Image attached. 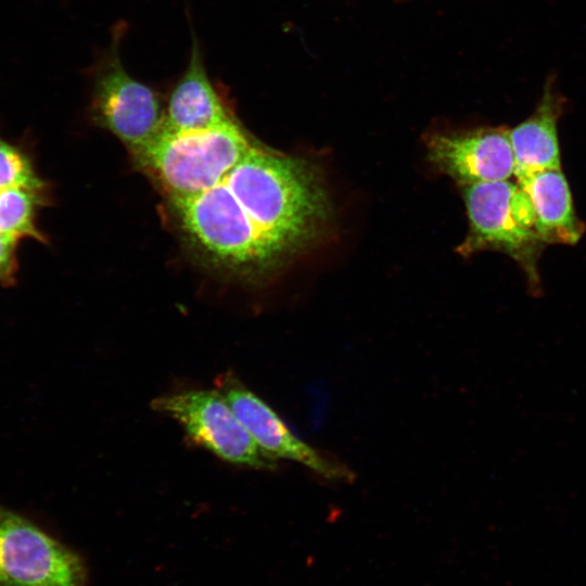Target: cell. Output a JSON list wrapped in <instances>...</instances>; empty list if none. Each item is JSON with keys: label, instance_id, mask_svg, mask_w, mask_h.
Returning <instances> with one entry per match:
<instances>
[{"label": "cell", "instance_id": "6da1fadb", "mask_svg": "<svg viewBox=\"0 0 586 586\" xmlns=\"http://www.w3.org/2000/svg\"><path fill=\"white\" fill-rule=\"evenodd\" d=\"M169 207L199 264L256 281L316 234L321 200L301 160L254 143L215 186Z\"/></svg>", "mask_w": 586, "mask_h": 586}, {"label": "cell", "instance_id": "7a4b0ae2", "mask_svg": "<svg viewBox=\"0 0 586 586\" xmlns=\"http://www.w3.org/2000/svg\"><path fill=\"white\" fill-rule=\"evenodd\" d=\"M254 143L233 119L202 130L161 129L152 141L131 155L171 203L215 186Z\"/></svg>", "mask_w": 586, "mask_h": 586}, {"label": "cell", "instance_id": "3957f363", "mask_svg": "<svg viewBox=\"0 0 586 586\" xmlns=\"http://www.w3.org/2000/svg\"><path fill=\"white\" fill-rule=\"evenodd\" d=\"M126 29L123 21L114 25L110 46L90 68V115L132 154L158 135L165 109L155 90L137 80L123 64L120 43Z\"/></svg>", "mask_w": 586, "mask_h": 586}, {"label": "cell", "instance_id": "277c9868", "mask_svg": "<svg viewBox=\"0 0 586 586\" xmlns=\"http://www.w3.org/2000/svg\"><path fill=\"white\" fill-rule=\"evenodd\" d=\"M470 222L466 246L505 252L524 270L530 284L538 288L537 262L544 246L528 195L509 180L468 184L463 188Z\"/></svg>", "mask_w": 586, "mask_h": 586}, {"label": "cell", "instance_id": "5b68a950", "mask_svg": "<svg viewBox=\"0 0 586 586\" xmlns=\"http://www.w3.org/2000/svg\"><path fill=\"white\" fill-rule=\"evenodd\" d=\"M154 411L176 420L189 438L224 461L272 470L277 460L265 454L217 390H189L154 398Z\"/></svg>", "mask_w": 586, "mask_h": 586}, {"label": "cell", "instance_id": "8992f818", "mask_svg": "<svg viewBox=\"0 0 586 586\" xmlns=\"http://www.w3.org/2000/svg\"><path fill=\"white\" fill-rule=\"evenodd\" d=\"M0 586H87L86 565L31 521L1 508Z\"/></svg>", "mask_w": 586, "mask_h": 586}, {"label": "cell", "instance_id": "52a82bcc", "mask_svg": "<svg viewBox=\"0 0 586 586\" xmlns=\"http://www.w3.org/2000/svg\"><path fill=\"white\" fill-rule=\"evenodd\" d=\"M215 385L265 454L276 460L282 458L301 463L327 480L349 482L353 479L347 467L300 440L280 416L232 371L219 374Z\"/></svg>", "mask_w": 586, "mask_h": 586}, {"label": "cell", "instance_id": "ba28073f", "mask_svg": "<svg viewBox=\"0 0 586 586\" xmlns=\"http://www.w3.org/2000/svg\"><path fill=\"white\" fill-rule=\"evenodd\" d=\"M429 155L464 186L509 180L514 175L509 129L501 127L437 135L429 141Z\"/></svg>", "mask_w": 586, "mask_h": 586}, {"label": "cell", "instance_id": "9c48e42d", "mask_svg": "<svg viewBox=\"0 0 586 586\" xmlns=\"http://www.w3.org/2000/svg\"><path fill=\"white\" fill-rule=\"evenodd\" d=\"M233 119L207 74L200 42L193 34L189 62L170 92L162 129L202 130Z\"/></svg>", "mask_w": 586, "mask_h": 586}, {"label": "cell", "instance_id": "30bf717a", "mask_svg": "<svg viewBox=\"0 0 586 586\" xmlns=\"http://www.w3.org/2000/svg\"><path fill=\"white\" fill-rule=\"evenodd\" d=\"M563 105L553 78H549L532 115L509 130L517 180L536 171L561 169L558 120Z\"/></svg>", "mask_w": 586, "mask_h": 586}, {"label": "cell", "instance_id": "8fae6325", "mask_svg": "<svg viewBox=\"0 0 586 586\" xmlns=\"http://www.w3.org/2000/svg\"><path fill=\"white\" fill-rule=\"evenodd\" d=\"M533 205L536 228L545 244H575L584 232L561 169L536 171L518 179Z\"/></svg>", "mask_w": 586, "mask_h": 586}, {"label": "cell", "instance_id": "7c38bea8", "mask_svg": "<svg viewBox=\"0 0 586 586\" xmlns=\"http://www.w3.org/2000/svg\"><path fill=\"white\" fill-rule=\"evenodd\" d=\"M42 200V186L0 190V234L16 241L24 237L41 240L34 218Z\"/></svg>", "mask_w": 586, "mask_h": 586}, {"label": "cell", "instance_id": "4fadbf2b", "mask_svg": "<svg viewBox=\"0 0 586 586\" xmlns=\"http://www.w3.org/2000/svg\"><path fill=\"white\" fill-rule=\"evenodd\" d=\"M41 187L28 158L16 148L0 140V190L10 187Z\"/></svg>", "mask_w": 586, "mask_h": 586}, {"label": "cell", "instance_id": "5bb4252c", "mask_svg": "<svg viewBox=\"0 0 586 586\" xmlns=\"http://www.w3.org/2000/svg\"><path fill=\"white\" fill-rule=\"evenodd\" d=\"M16 240L0 234V281L11 280L15 269Z\"/></svg>", "mask_w": 586, "mask_h": 586}, {"label": "cell", "instance_id": "9a60e30c", "mask_svg": "<svg viewBox=\"0 0 586 586\" xmlns=\"http://www.w3.org/2000/svg\"><path fill=\"white\" fill-rule=\"evenodd\" d=\"M0 510H1V508H0Z\"/></svg>", "mask_w": 586, "mask_h": 586}]
</instances>
